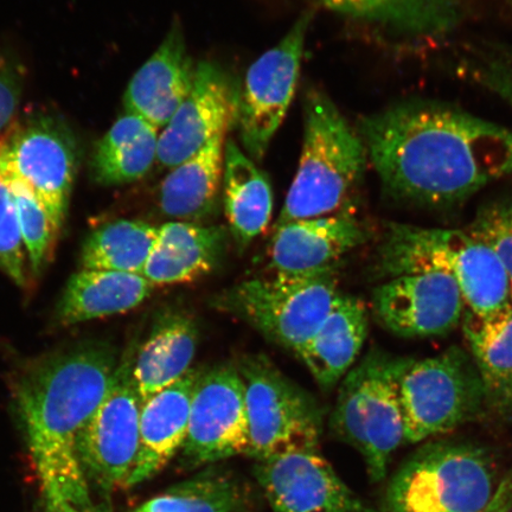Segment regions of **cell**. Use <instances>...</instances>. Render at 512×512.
Here are the masks:
<instances>
[{
    "mask_svg": "<svg viewBox=\"0 0 512 512\" xmlns=\"http://www.w3.org/2000/svg\"><path fill=\"white\" fill-rule=\"evenodd\" d=\"M249 446L245 384L238 367L223 364L198 377L187 440L182 448L184 466L195 469L247 454Z\"/></svg>",
    "mask_w": 512,
    "mask_h": 512,
    "instance_id": "4fadbf2b",
    "label": "cell"
},
{
    "mask_svg": "<svg viewBox=\"0 0 512 512\" xmlns=\"http://www.w3.org/2000/svg\"><path fill=\"white\" fill-rule=\"evenodd\" d=\"M21 99L19 85L10 70L0 64V136L14 119Z\"/></svg>",
    "mask_w": 512,
    "mask_h": 512,
    "instance_id": "e575fe53",
    "label": "cell"
},
{
    "mask_svg": "<svg viewBox=\"0 0 512 512\" xmlns=\"http://www.w3.org/2000/svg\"><path fill=\"white\" fill-rule=\"evenodd\" d=\"M227 230L195 222L171 221L157 227V240L142 272L153 286L187 284L219 265Z\"/></svg>",
    "mask_w": 512,
    "mask_h": 512,
    "instance_id": "ffe728a7",
    "label": "cell"
},
{
    "mask_svg": "<svg viewBox=\"0 0 512 512\" xmlns=\"http://www.w3.org/2000/svg\"><path fill=\"white\" fill-rule=\"evenodd\" d=\"M153 287L142 274L82 268L69 279L57 313L66 325L120 315L143 304Z\"/></svg>",
    "mask_w": 512,
    "mask_h": 512,
    "instance_id": "cb8c5ba5",
    "label": "cell"
},
{
    "mask_svg": "<svg viewBox=\"0 0 512 512\" xmlns=\"http://www.w3.org/2000/svg\"><path fill=\"white\" fill-rule=\"evenodd\" d=\"M339 297L335 270L274 273L271 277L242 281L220 294L214 304L298 355Z\"/></svg>",
    "mask_w": 512,
    "mask_h": 512,
    "instance_id": "8992f818",
    "label": "cell"
},
{
    "mask_svg": "<svg viewBox=\"0 0 512 512\" xmlns=\"http://www.w3.org/2000/svg\"><path fill=\"white\" fill-rule=\"evenodd\" d=\"M304 143L299 168L275 227L329 216L362 181L367 151L360 134L328 95L306 94Z\"/></svg>",
    "mask_w": 512,
    "mask_h": 512,
    "instance_id": "277c9868",
    "label": "cell"
},
{
    "mask_svg": "<svg viewBox=\"0 0 512 512\" xmlns=\"http://www.w3.org/2000/svg\"><path fill=\"white\" fill-rule=\"evenodd\" d=\"M157 240V227L143 221L118 220L89 235L82 249L83 270L142 274Z\"/></svg>",
    "mask_w": 512,
    "mask_h": 512,
    "instance_id": "f546056e",
    "label": "cell"
},
{
    "mask_svg": "<svg viewBox=\"0 0 512 512\" xmlns=\"http://www.w3.org/2000/svg\"><path fill=\"white\" fill-rule=\"evenodd\" d=\"M222 184L229 232L240 248H247L271 222L273 192L270 181L254 160L229 140L224 145Z\"/></svg>",
    "mask_w": 512,
    "mask_h": 512,
    "instance_id": "603a6c76",
    "label": "cell"
},
{
    "mask_svg": "<svg viewBox=\"0 0 512 512\" xmlns=\"http://www.w3.org/2000/svg\"><path fill=\"white\" fill-rule=\"evenodd\" d=\"M368 239L354 217L323 216L275 227L270 245L274 273L306 274L334 270L336 262Z\"/></svg>",
    "mask_w": 512,
    "mask_h": 512,
    "instance_id": "ac0fdd59",
    "label": "cell"
},
{
    "mask_svg": "<svg viewBox=\"0 0 512 512\" xmlns=\"http://www.w3.org/2000/svg\"><path fill=\"white\" fill-rule=\"evenodd\" d=\"M311 19V12H304L283 40L261 55L246 74L236 124L243 149L258 162L265 157L296 92Z\"/></svg>",
    "mask_w": 512,
    "mask_h": 512,
    "instance_id": "30bf717a",
    "label": "cell"
},
{
    "mask_svg": "<svg viewBox=\"0 0 512 512\" xmlns=\"http://www.w3.org/2000/svg\"><path fill=\"white\" fill-rule=\"evenodd\" d=\"M14 196L19 228L30 261L31 270L38 273L50 258L57 230L40 201L27 185L0 169Z\"/></svg>",
    "mask_w": 512,
    "mask_h": 512,
    "instance_id": "4dcf8cb0",
    "label": "cell"
},
{
    "mask_svg": "<svg viewBox=\"0 0 512 512\" xmlns=\"http://www.w3.org/2000/svg\"><path fill=\"white\" fill-rule=\"evenodd\" d=\"M413 361L370 351L343 377L338 390L332 431L362 454L374 482L386 477L389 459L405 439L400 386Z\"/></svg>",
    "mask_w": 512,
    "mask_h": 512,
    "instance_id": "5b68a950",
    "label": "cell"
},
{
    "mask_svg": "<svg viewBox=\"0 0 512 512\" xmlns=\"http://www.w3.org/2000/svg\"><path fill=\"white\" fill-rule=\"evenodd\" d=\"M25 247L19 228L14 196L0 172V270L18 286L27 285Z\"/></svg>",
    "mask_w": 512,
    "mask_h": 512,
    "instance_id": "d6a6232c",
    "label": "cell"
},
{
    "mask_svg": "<svg viewBox=\"0 0 512 512\" xmlns=\"http://www.w3.org/2000/svg\"><path fill=\"white\" fill-rule=\"evenodd\" d=\"M512 511V475L498 484L494 497L486 507L478 512H511Z\"/></svg>",
    "mask_w": 512,
    "mask_h": 512,
    "instance_id": "8d00e7d4",
    "label": "cell"
},
{
    "mask_svg": "<svg viewBox=\"0 0 512 512\" xmlns=\"http://www.w3.org/2000/svg\"><path fill=\"white\" fill-rule=\"evenodd\" d=\"M464 335L484 384L486 407L512 412V304L489 318L469 310L463 316Z\"/></svg>",
    "mask_w": 512,
    "mask_h": 512,
    "instance_id": "484cf974",
    "label": "cell"
},
{
    "mask_svg": "<svg viewBox=\"0 0 512 512\" xmlns=\"http://www.w3.org/2000/svg\"><path fill=\"white\" fill-rule=\"evenodd\" d=\"M240 91L216 64H197L191 92L158 137L157 162L174 169L224 136L238 118Z\"/></svg>",
    "mask_w": 512,
    "mask_h": 512,
    "instance_id": "2e32d148",
    "label": "cell"
},
{
    "mask_svg": "<svg viewBox=\"0 0 512 512\" xmlns=\"http://www.w3.org/2000/svg\"><path fill=\"white\" fill-rule=\"evenodd\" d=\"M465 306L457 281L438 272L389 279L373 296L377 322L403 338L447 335L463 319Z\"/></svg>",
    "mask_w": 512,
    "mask_h": 512,
    "instance_id": "5bb4252c",
    "label": "cell"
},
{
    "mask_svg": "<svg viewBox=\"0 0 512 512\" xmlns=\"http://www.w3.org/2000/svg\"><path fill=\"white\" fill-rule=\"evenodd\" d=\"M470 68L479 83L512 106V48H495L479 55Z\"/></svg>",
    "mask_w": 512,
    "mask_h": 512,
    "instance_id": "836d02e7",
    "label": "cell"
},
{
    "mask_svg": "<svg viewBox=\"0 0 512 512\" xmlns=\"http://www.w3.org/2000/svg\"><path fill=\"white\" fill-rule=\"evenodd\" d=\"M196 68L188 54L179 22H175L164 41L128 83L125 112L137 115L160 130L183 104L194 86Z\"/></svg>",
    "mask_w": 512,
    "mask_h": 512,
    "instance_id": "e0dca14e",
    "label": "cell"
},
{
    "mask_svg": "<svg viewBox=\"0 0 512 512\" xmlns=\"http://www.w3.org/2000/svg\"><path fill=\"white\" fill-rule=\"evenodd\" d=\"M201 373L202 370L191 368L177 382L142 403L139 453L127 488L157 476L182 451L192 396Z\"/></svg>",
    "mask_w": 512,
    "mask_h": 512,
    "instance_id": "d6986e66",
    "label": "cell"
},
{
    "mask_svg": "<svg viewBox=\"0 0 512 512\" xmlns=\"http://www.w3.org/2000/svg\"><path fill=\"white\" fill-rule=\"evenodd\" d=\"M75 166L73 139L53 119H31L0 136V169L34 192L57 232L66 219Z\"/></svg>",
    "mask_w": 512,
    "mask_h": 512,
    "instance_id": "7c38bea8",
    "label": "cell"
},
{
    "mask_svg": "<svg viewBox=\"0 0 512 512\" xmlns=\"http://www.w3.org/2000/svg\"><path fill=\"white\" fill-rule=\"evenodd\" d=\"M255 476L273 512H377L337 475L319 451L256 462Z\"/></svg>",
    "mask_w": 512,
    "mask_h": 512,
    "instance_id": "9a60e30c",
    "label": "cell"
},
{
    "mask_svg": "<svg viewBox=\"0 0 512 512\" xmlns=\"http://www.w3.org/2000/svg\"><path fill=\"white\" fill-rule=\"evenodd\" d=\"M42 505L43 512H101L92 508H80L78 505L69 502L61 494L57 485L50 478L41 477Z\"/></svg>",
    "mask_w": 512,
    "mask_h": 512,
    "instance_id": "d590c367",
    "label": "cell"
},
{
    "mask_svg": "<svg viewBox=\"0 0 512 512\" xmlns=\"http://www.w3.org/2000/svg\"><path fill=\"white\" fill-rule=\"evenodd\" d=\"M133 361L121 364L104 401L82 431L78 456L83 473L101 491L125 488L136 465L142 400L132 377Z\"/></svg>",
    "mask_w": 512,
    "mask_h": 512,
    "instance_id": "8fae6325",
    "label": "cell"
},
{
    "mask_svg": "<svg viewBox=\"0 0 512 512\" xmlns=\"http://www.w3.org/2000/svg\"><path fill=\"white\" fill-rule=\"evenodd\" d=\"M224 136L171 169L159 191L160 210L181 221H196L215 209L223 181Z\"/></svg>",
    "mask_w": 512,
    "mask_h": 512,
    "instance_id": "d4e9b609",
    "label": "cell"
},
{
    "mask_svg": "<svg viewBox=\"0 0 512 512\" xmlns=\"http://www.w3.org/2000/svg\"><path fill=\"white\" fill-rule=\"evenodd\" d=\"M377 268L389 279L428 272L450 275L462 291L467 310L480 318L492 317L511 305L509 280L501 262L465 229L389 223Z\"/></svg>",
    "mask_w": 512,
    "mask_h": 512,
    "instance_id": "3957f363",
    "label": "cell"
},
{
    "mask_svg": "<svg viewBox=\"0 0 512 512\" xmlns=\"http://www.w3.org/2000/svg\"><path fill=\"white\" fill-rule=\"evenodd\" d=\"M117 371L111 354L85 348L44 362L21 383L19 414L38 478L53 480L80 508H92L78 456L79 438L110 390Z\"/></svg>",
    "mask_w": 512,
    "mask_h": 512,
    "instance_id": "7a4b0ae2",
    "label": "cell"
},
{
    "mask_svg": "<svg viewBox=\"0 0 512 512\" xmlns=\"http://www.w3.org/2000/svg\"><path fill=\"white\" fill-rule=\"evenodd\" d=\"M245 505L246 494L238 477L210 465L132 512H242Z\"/></svg>",
    "mask_w": 512,
    "mask_h": 512,
    "instance_id": "f1b7e54d",
    "label": "cell"
},
{
    "mask_svg": "<svg viewBox=\"0 0 512 512\" xmlns=\"http://www.w3.org/2000/svg\"><path fill=\"white\" fill-rule=\"evenodd\" d=\"M158 137L155 127L125 113L95 145L92 171L96 181L105 185L139 181L157 162Z\"/></svg>",
    "mask_w": 512,
    "mask_h": 512,
    "instance_id": "4316f807",
    "label": "cell"
},
{
    "mask_svg": "<svg viewBox=\"0 0 512 512\" xmlns=\"http://www.w3.org/2000/svg\"><path fill=\"white\" fill-rule=\"evenodd\" d=\"M249 446L246 456L261 462L294 451H319L323 412L305 389L262 355L243 358Z\"/></svg>",
    "mask_w": 512,
    "mask_h": 512,
    "instance_id": "ba28073f",
    "label": "cell"
},
{
    "mask_svg": "<svg viewBox=\"0 0 512 512\" xmlns=\"http://www.w3.org/2000/svg\"><path fill=\"white\" fill-rule=\"evenodd\" d=\"M197 342V325L187 313L170 312L158 320L132 366L142 403L188 373Z\"/></svg>",
    "mask_w": 512,
    "mask_h": 512,
    "instance_id": "7402d4cb",
    "label": "cell"
},
{
    "mask_svg": "<svg viewBox=\"0 0 512 512\" xmlns=\"http://www.w3.org/2000/svg\"><path fill=\"white\" fill-rule=\"evenodd\" d=\"M465 230L496 254L507 273L512 304V200L498 201L480 209Z\"/></svg>",
    "mask_w": 512,
    "mask_h": 512,
    "instance_id": "1f68e13d",
    "label": "cell"
},
{
    "mask_svg": "<svg viewBox=\"0 0 512 512\" xmlns=\"http://www.w3.org/2000/svg\"><path fill=\"white\" fill-rule=\"evenodd\" d=\"M403 443H421L476 418L486 406L475 361L453 345L441 354L413 361L402 376Z\"/></svg>",
    "mask_w": 512,
    "mask_h": 512,
    "instance_id": "9c48e42d",
    "label": "cell"
},
{
    "mask_svg": "<svg viewBox=\"0 0 512 512\" xmlns=\"http://www.w3.org/2000/svg\"><path fill=\"white\" fill-rule=\"evenodd\" d=\"M497 486L494 469L478 448L428 445L396 472L388 486L386 512H478Z\"/></svg>",
    "mask_w": 512,
    "mask_h": 512,
    "instance_id": "52a82bcc",
    "label": "cell"
},
{
    "mask_svg": "<svg viewBox=\"0 0 512 512\" xmlns=\"http://www.w3.org/2000/svg\"><path fill=\"white\" fill-rule=\"evenodd\" d=\"M367 336L366 305L356 297L341 294L334 309L298 356L319 386L329 390L354 366Z\"/></svg>",
    "mask_w": 512,
    "mask_h": 512,
    "instance_id": "44dd1931",
    "label": "cell"
},
{
    "mask_svg": "<svg viewBox=\"0 0 512 512\" xmlns=\"http://www.w3.org/2000/svg\"><path fill=\"white\" fill-rule=\"evenodd\" d=\"M352 18L386 25L408 36L444 35L462 16V0H320Z\"/></svg>",
    "mask_w": 512,
    "mask_h": 512,
    "instance_id": "83f0119b",
    "label": "cell"
},
{
    "mask_svg": "<svg viewBox=\"0 0 512 512\" xmlns=\"http://www.w3.org/2000/svg\"><path fill=\"white\" fill-rule=\"evenodd\" d=\"M383 188L418 206H457L512 174V131L438 102L389 106L360 134Z\"/></svg>",
    "mask_w": 512,
    "mask_h": 512,
    "instance_id": "6da1fadb",
    "label": "cell"
}]
</instances>
